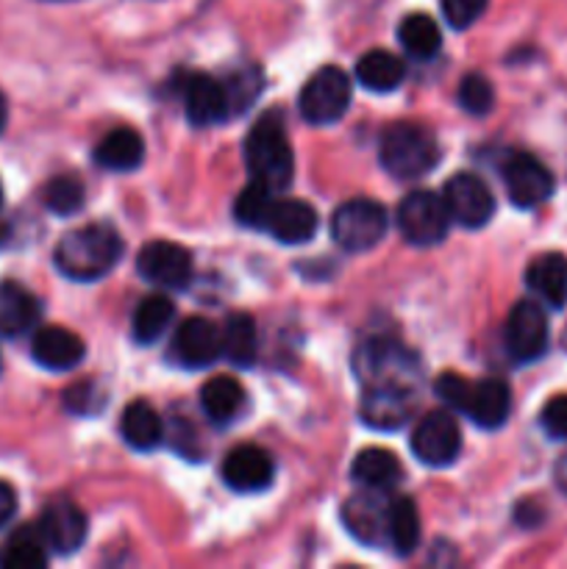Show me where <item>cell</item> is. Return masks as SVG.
I'll use <instances>...</instances> for the list:
<instances>
[{
    "mask_svg": "<svg viewBox=\"0 0 567 569\" xmlns=\"http://www.w3.org/2000/svg\"><path fill=\"white\" fill-rule=\"evenodd\" d=\"M495 89L481 72H467L459 83V106L472 117H484L493 111Z\"/></svg>",
    "mask_w": 567,
    "mask_h": 569,
    "instance_id": "d590c367",
    "label": "cell"
},
{
    "mask_svg": "<svg viewBox=\"0 0 567 569\" xmlns=\"http://www.w3.org/2000/svg\"><path fill=\"white\" fill-rule=\"evenodd\" d=\"M509 409L511 392L506 387V381H500V378H484V381L472 383L465 411L478 428H487V431L500 428L509 420Z\"/></svg>",
    "mask_w": 567,
    "mask_h": 569,
    "instance_id": "7402d4cb",
    "label": "cell"
},
{
    "mask_svg": "<svg viewBox=\"0 0 567 569\" xmlns=\"http://www.w3.org/2000/svg\"><path fill=\"white\" fill-rule=\"evenodd\" d=\"M548 315H545L543 303L520 300V303L511 306L504 328L506 350H509L511 359L520 361V365L543 359L545 350H548Z\"/></svg>",
    "mask_w": 567,
    "mask_h": 569,
    "instance_id": "9c48e42d",
    "label": "cell"
},
{
    "mask_svg": "<svg viewBox=\"0 0 567 569\" xmlns=\"http://www.w3.org/2000/svg\"><path fill=\"white\" fill-rule=\"evenodd\" d=\"M39 531H42L48 550L59 556H70L87 542V515L78 509L72 500H53L39 517Z\"/></svg>",
    "mask_w": 567,
    "mask_h": 569,
    "instance_id": "2e32d148",
    "label": "cell"
},
{
    "mask_svg": "<svg viewBox=\"0 0 567 569\" xmlns=\"http://www.w3.org/2000/svg\"><path fill=\"white\" fill-rule=\"evenodd\" d=\"M14 511H17L14 489H11L6 481H0V528L14 517Z\"/></svg>",
    "mask_w": 567,
    "mask_h": 569,
    "instance_id": "b9f144b4",
    "label": "cell"
},
{
    "mask_svg": "<svg viewBox=\"0 0 567 569\" xmlns=\"http://www.w3.org/2000/svg\"><path fill=\"white\" fill-rule=\"evenodd\" d=\"M470 389L472 383L467 381V378L456 376V372H445V376H439L437 383H434L437 398L442 400L448 409H456V411H465L467 398H470Z\"/></svg>",
    "mask_w": 567,
    "mask_h": 569,
    "instance_id": "f35d334b",
    "label": "cell"
},
{
    "mask_svg": "<svg viewBox=\"0 0 567 569\" xmlns=\"http://www.w3.org/2000/svg\"><path fill=\"white\" fill-rule=\"evenodd\" d=\"M556 487L561 489V495H567V453H561V459L556 461Z\"/></svg>",
    "mask_w": 567,
    "mask_h": 569,
    "instance_id": "7bdbcfd3",
    "label": "cell"
},
{
    "mask_svg": "<svg viewBox=\"0 0 567 569\" xmlns=\"http://www.w3.org/2000/svg\"><path fill=\"white\" fill-rule=\"evenodd\" d=\"M389 506H392L389 489L361 487V492L345 500L342 506V522L350 537L367 548H384L389 531Z\"/></svg>",
    "mask_w": 567,
    "mask_h": 569,
    "instance_id": "ba28073f",
    "label": "cell"
},
{
    "mask_svg": "<svg viewBox=\"0 0 567 569\" xmlns=\"http://www.w3.org/2000/svg\"><path fill=\"white\" fill-rule=\"evenodd\" d=\"M3 565L20 569H37L48 565V545H44L39 526H22L11 533L9 545H6Z\"/></svg>",
    "mask_w": 567,
    "mask_h": 569,
    "instance_id": "d6a6232c",
    "label": "cell"
},
{
    "mask_svg": "<svg viewBox=\"0 0 567 569\" xmlns=\"http://www.w3.org/2000/svg\"><path fill=\"white\" fill-rule=\"evenodd\" d=\"M350 98H354V87H350L348 72L339 70V67H322L300 89L298 106L306 122L331 126V122L342 120Z\"/></svg>",
    "mask_w": 567,
    "mask_h": 569,
    "instance_id": "52a82bcc",
    "label": "cell"
},
{
    "mask_svg": "<svg viewBox=\"0 0 567 569\" xmlns=\"http://www.w3.org/2000/svg\"><path fill=\"white\" fill-rule=\"evenodd\" d=\"M120 433L133 450H148L159 448V442L165 439V422L156 415V409L145 400H133V403L126 406L120 417Z\"/></svg>",
    "mask_w": 567,
    "mask_h": 569,
    "instance_id": "484cf974",
    "label": "cell"
},
{
    "mask_svg": "<svg viewBox=\"0 0 567 569\" xmlns=\"http://www.w3.org/2000/svg\"><path fill=\"white\" fill-rule=\"evenodd\" d=\"M539 426L550 439H567V395H556L543 406Z\"/></svg>",
    "mask_w": 567,
    "mask_h": 569,
    "instance_id": "ab89813d",
    "label": "cell"
},
{
    "mask_svg": "<svg viewBox=\"0 0 567 569\" xmlns=\"http://www.w3.org/2000/svg\"><path fill=\"white\" fill-rule=\"evenodd\" d=\"M398 42L411 59L428 61L431 56H437V50L442 48V33L434 17L415 11V14H406L398 26Z\"/></svg>",
    "mask_w": 567,
    "mask_h": 569,
    "instance_id": "f1b7e54d",
    "label": "cell"
},
{
    "mask_svg": "<svg viewBox=\"0 0 567 569\" xmlns=\"http://www.w3.org/2000/svg\"><path fill=\"white\" fill-rule=\"evenodd\" d=\"M504 183L506 194L517 209H537L554 194V176L548 167L531 153H509L504 161Z\"/></svg>",
    "mask_w": 567,
    "mask_h": 569,
    "instance_id": "30bf717a",
    "label": "cell"
},
{
    "mask_svg": "<svg viewBox=\"0 0 567 569\" xmlns=\"http://www.w3.org/2000/svg\"><path fill=\"white\" fill-rule=\"evenodd\" d=\"M461 450L459 422L448 411H428L411 433V453L428 467H448Z\"/></svg>",
    "mask_w": 567,
    "mask_h": 569,
    "instance_id": "8fae6325",
    "label": "cell"
},
{
    "mask_svg": "<svg viewBox=\"0 0 567 569\" xmlns=\"http://www.w3.org/2000/svg\"><path fill=\"white\" fill-rule=\"evenodd\" d=\"M181 98L187 120L198 128L217 126V122H226L231 117L226 81H215L206 72H187L181 78Z\"/></svg>",
    "mask_w": 567,
    "mask_h": 569,
    "instance_id": "4fadbf2b",
    "label": "cell"
},
{
    "mask_svg": "<svg viewBox=\"0 0 567 569\" xmlns=\"http://www.w3.org/2000/svg\"><path fill=\"white\" fill-rule=\"evenodd\" d=\"M42 203L53 214L70 217L83 206V183L76 176H56L44 183Z\"/></svg>",
    "mask_w": 567,
    "mask_h": 569,
    "instance_id": "e575fe53",
    "label": "cell"
},
{
    "mask_svg": "<svg viewBox=\"0 0 567 569\" xmlns=\"http://www.w3.org/2000/svg\"><path fill=\"white\" fill-rule=\"evenodd\" d=\"M245 167H248L250 181L272 192H284L292 183L295 156L278 111H270L250 128L245 139Z\"/></svg>",
    "mask_w": 567,
    "mask_h": 569,
    "instance_id": "7a4b0ae2",
    "label": "cell"
},
{
    "mask_svg": "<svg viewBox=\"0 0 567 569\" xmlns=\"http://www.w3.org/2000/svg\"><path fill=\"white\" fill-rule=\"evenodd\" d=\"M226 89H228V100H231V117L239 114V111L248 109L250 103H253V98L259 94L261 89V76L259 70H242L237 72V76L231 78V81H226Z\"/></svg>",
    "mask_w": 567,
    "mask_h": 569,
    "instance_id": "8d00e7d4",
    "label": "cell"
},
{
    "mask_svg": "<svg viewBox=\"0 0 567 569\" xmlns=\"http://www.w3.org/2000/svg\"><path fill=\"white\" fill-rule=\"evenodd\" d=\"M6 117H9V109H6V98L0 94V133H3L6 128Z\"/></svg>",
    "mask_w": 567,
    "mask_h": 569,
    "instance_id": "ee69618b",
    "label": "cell"
},
{
    "mask_svg": "<svg viewBox=\"0 0 567 569\" xmlns=\"http://www.w3.org/2000/svg\"><path fill=\"white\" fill-rule=\"evenodd\" d=\"M276 478V465H272L270 453L256 445H239L222 461V481L231 487L233 492H261Z\"/></svg>",
    "mask_w": 567,
    "mask_h": 569,
    "instance_id": "e0dca14e",
    "label": "cell"
},
{
    "mask_svg": "<svg viewBox=\"0 0 567 569\" xmlns=\"http://www.w3.org/2000/svg\"><path fill=\"white\" fill-rule=\"evenodd\" d=\"M417 545H420V517H417L415 503L404 495H392L387 548H392L398 556H411Z\"/></svg>",
    "mask_w": 567,
    "mask_h": 569,
    "instance_id": "f546056e",
    "label": "cell"
},
{
    "mask_svg": "<svg viewBox=\"0 0 567 569\" xmlns=\"http://www.w3.org/2000/svg\"><path fill=\"white\" fill-rule=\"evenodd\" d=\"M415 406V389L400 387H365L361 420L378 431H395L404 426Z\"/></svg>",
    "mask_w": 567,
    "mask_h": 569,
    "instance_id": "ffe728a7",
    "label": "cell"
},
{
    "mask_svg": "<svg viewBox=\"0 0 567 569\" xmlns=\"http://www.w3.org/2000/svg\"><path fill=\"white\" fill-rule=\"evenodd\" d=\"M406 61L389 50H370L356 64V81L370 92H392L404 83Z\"/></svg>",
    "mask_w": 567,
    "mask_h": 569,
    "instance_id": "4316f807",
    "label": "cell"
},
{
    "mask_svg": "<svg viewBox=\"0 0 567 569\" xmlns=\"http://www.w3.org/2000/svg\"><path fill=\"white\" fill-rule=\"evenodd\" d=\"M31 356L44 370L64 372L81 365L87 348H83V339L78 333L67 331L61 326H44L33 333Z\"/></svg>",
    "mask_w": 567,
    "mask_h": 569,
    "instance_id": "d6986e66",
    "label": "cell"
},
{
    "mask_svg": "<svg viewBox=\"0 0 567 569\" xmlns=\"http://www.w3.org/2000/svg\"><path fill=\"white\" fill-rule=\"evenodd\" d=\"M350 478L365 489H389L392 492L395 483L404 478V467L392 450L367 448L354 459Z\"/></svg>",
    "mask_w": 567,
    "mask_h": 569,
    "instance_id": "d4e9b609",
    "label": "cell"
},
{
    "mask_svg": "<svg viewBox=\"0 0 567 569\" xmlns=\"http://www.w3.org/2000/svg\"><path fill=\"white\" fill-rule=\"evenodd\" d=\"M387 209L370 198L348 200L331 217L334 242L348 253H365L376 248L387 233Z\"/></svg>",
    "mask_w": 567,
    "mask_h": 569,
    "instance_id": "5b68a950",
    "label": "cell"
},
{
    "mask_svg": "<svg viewBox=\"0 0 567 569\" xmlns=\"http://www.w3.org/2000/svg\"><path fill=\"white\" fill-rule=\"evenodd\" d=\"M145 159V139L139 137L133 128H115L106 133L94 148V161L103 170L111 172H128L137 170Z\"/></svg>",
    "mask_w": 567,
    "mask_h": 569,
    "instance_id": "cb8c5ba5",
    "label": "cell"
},
{
    "mask_svg": "<svg viewBox=\"0 0 567 569\" xmlns=\"http://www.w3.org/2000/svg\"><path fill=\"white\" fill-rule=\"evenodd\" d=\"M526 283L545 306L561 309L567 303V256L543 253L528 264Z\"/></svg>",
    "mask_w": 567,
    "mask_h": 569,
    "instance_id": "603a6c76",
    "label": "cell"
},
{
    "mask_svg": "<svg viewBox=\"0 0 567 569\" xmlns=\"http://www.w3.org/2000/svg\"><path fill=\"white\" fill-rule=\"evenodd\" d=\"M48 3H67V0H48Z\"/></svg>",
    "mask_w": 567,
    "mask_h": 569,
    "instance_id": "7dc6e473",
    "label": "cell"
},
{
    "mask_svg": "<svg viewBox=\"0 0 567 569\" xmlns=\"http://www.w3.org/2000/svg\"><path fill=\"white\" fill-rule=\"evenodd\" d=\"M100 403H103V398L94 389V383H76L64 395V406L72 415H94L100 409Z\"/></svg>",
    "mask_w": 567,
    "mask_h": 569,
    "instance_id": "60d3db41",
    "label": "cell"
},
{
    "mask_svg": "<svg viewBox=\"0 0 567 569\" xmlns=\"http://www.w3.org/2000/svg\"><path fill=\"white\" fill-rule=\"evenodd\" d=\"M172 356L181 367L200 370L211 367L222 356V328L206 317H189L172 337Z\"/></svg>",
    "mask_w": 567,
    "mask_h": 569,
    "instance_id": "9a60e30c",
    "label": "cell"
},
{
    "mask_svg": "<svg viewBox=\"0 0 567 569\" xmlns=\"http://www.w3.org/2000/svg\"><path fill=\"white\" fill-rule=\"evenodd\" d=\"M39 298L17 281H0V337H22L37 326Z\"/></svg>",
    "mask_w": 567,
    "mask_h": 569,
    "instance_id": "44dd1931",
    "label": "cell"
},
{
    "mask_svg": "<svg viewBox=\"0 0 567 569\" xmlns=\"http://www.w3.org/2000/svg\"><path fill=\"white\" fill-rule=\"evenodd\" d=\"M442 200L448 206L450 220L465 228H481L493 220L495 198L487 183L472 172H459L448 178L442 189Z\"/></svg>",
    "mask_w": 567,
    "mask_h": 569,
    "instance_id": "7c38bea8",
    "label": "cell"
},
{
    "mask_svg": "<svg viewBox=\"0 0 567 569\" xmlns=\"http://www.w3.org/2000/svg\"><path fill=\"white\" fill-rule=\"evenodd\" d=\"M489 0H442V14L450 28L465 31L487 11Z\"/></svg>",
    "mask_w": 567,
    "mask_h": 569,
    "instance_id": "74e56055",
    "label": "cell"
},
{
    "mask_svg": "<svg viewBox=\"0 0 567 569\" xmlns=\"http://www.w3.org/2000/svg\"><path fill=\"white\" fill-rule=\"evenodd\" d=\"M395 220H398L400 237L409 244H417V248H431V244L442 242L448 237L450 222H454L442 194H434L428 189H417V192L406 194L400 200Z\"/></svg>",
    "mask_w": 567,
    "mask_h": 569,
    "instance_id": "8992f818",
    "label": "cell"
},
{
    "mask_svg": "<svg viewBox=\"0 0 567 569\" xmlns=\"http://www.w3.org/2000/svg\"><path fill=\"white\" fill-rule=\"evenodd\" d=\"M176 317V303L167 295H150L137 306L131 320V333L139 345H153L170 328Z\"/></svg>",
    "mask_w": 567,
    "mask_h": 569,
    "instance_id": "1f68e13d",
    "label": "cell"
},
{
    "mask_svg": "<svg viewBox=\"0 0 567 569\" xmlns=\"http://www.w3.org/2000/svg\"><path fill=\"white\" fill-rule=\"evenodd\" d=\"M272 200H276V192H272V189L261 187V183H256V181H250V187H245L242 192H239L237 203H233V217H237V222H242L245 228L261 231V226H265L267 211H270Z\"/></svg>",
    "mask_w": 567,
    "mask_h": 569,
    "instance_id": "836d02e7",
    "label": "cell"
},
{
    "mask_svg": "<svg viewBox=\"0 0 567 569\" xmlns=\"http://www.w3.org/2000/svg\"><path fill=\"white\" fill-rule=\"evenodd\" d=\"M120 259L122 239L106 222H94V226H83L78 231H70L67 237H61V242L53 250V261L61 276L81 283L109 276Z\"/></svg>",
    "mask_w": 567,
    "mask_h": 569,
    "instance_id": "6da1fadb",
    "label": "cell"
},
{
    "mask_svg": "<svg viewBox=\"0 0 567 569\" xmlns=\"http://www.w3.org/2000/svg\"><path fill=\"white\" fill-rule=\"evenodd\" d=\"M245 403V389L239 387L237 378L231 376H217L203 383L200 389V406L215 422H231L237 411Z\"/></svg>",
    "mask_w": 567,
    "mask_h": 569,
    "instance_id": "4dcf8cb0",
    "label": "cell"
},
{
    "mask_svg": "<svg viewBox=\"0 0 567 569\" xmlns=\"http://www.w3.org/2000/svg\"><path fill=\"white\" fill-rule=\"evenodd\" d=\"M6 239H9V226H6V220H0V248L6 244Z\"/></svg>",
    "mask_w": 567,
    "mask_h": 569,
    "instance_id": "f6af8a7d",
    "label": "cell"
},
{
    "mask_svg": "<svg viewBox=\"0 0 567 569\" xmlns=\"http://www.w3.org/2000/svg\"><path fill=\"white\" fill-rule=\"evenodd\" d=\"M137 270L145 281L156 283V287L178 289L192 276V256L181 244L156 239L139 250Z\"/></svg>",
    "mask_w": 567,
    "mask_h": 569,
    "instance_id": "5bb4252c",
    "label": "cell"
},
{
    "mask_svg": "<svg viewBox=\"0 0 567 569\" xmlns=\"http://www.w3.org/2000/svg\"><path fill=\"white\" fill-rule=\"evenodd\" d=\"M259 353V333H256V322L250 315L233 311L228 315L226 326H222V356L231 361L233 367H250Z\"/></svg>",
    "mask_w": 567,
    "mask_h": 569,
    "instance_id": "83f0119b",
    "label": "cell"
},
{
    "mask_svg": "<svg viewBox=\"0 0 567 569\" xmlns=\"http://www.w3.org/2000/svg\"><path fill=\"white\" fill-rule=\"evenodd\" d=\"M261 231H267L284 244H304L317 233V211L304 200L276 198L267 211Z\"/></svg>",
    "mask_w": 567,
    "mask_h": 569,
    "instance_id": "ac0fdd59",
    "label": "cell"
},
{
    "mask_svg": "<svg viewBox=\"0 0 567 569\" xmlns=\"http://www.w3.org/2000/svg\"><path fill=\"white\" fill-rule=\"evenodd\" d=\"M0 206H3V183H0Z\"/></svg>",
    "mask_w": 567,
    "mask_h": 569,
    "instance_id": "bcb514c9",
    "label": "cell"
},
{
    "mask_svg": "<svg viewBox=\"0 0 567 569\" xmlns=\"http://www.w3.org/2000/svg\"><path fill=\"white\" fill-rule=\"evenodd\" d=\"M378 159L389 176L400 181H415L428 176L439 161V144L428 128L415 122H398L381 133Z\"/></svg>",
    "mask_w": 567,
    "mask_h": 569,
    "instance_id": "3957f363",
    "label": "cell"
},
{
    "mask_svg": "<svg viewBox=\"0 0 567 569\" xmlns=\"http://www.w3.org/2000/svg\"><path fill=\"white\" fill-rule=\"evenodd\" d=\"M0 367H3V359H0Z\"/></svg>",
    "mask_w": 567,
    "mask_h": 569,
    "instance_id": "c3c4849f",
    "label": "cell"
},
{
    "mask_svg": "<svg viewBox=\"0 0 567 569\" xmlns=\"http://www.w3.org/2000/svg\"><path fill=\"white\" fill-rule=\"evenodd\" d=\"M356 376L361 378L365 387H417V359L415 353L392 339H372L361 345L354 356Z\"/></svg>",
    "mask_w": 567,
    "mask_h": 569,
    "instance_id": "277c9868",
    "label": "cell"
}]
</instances>
